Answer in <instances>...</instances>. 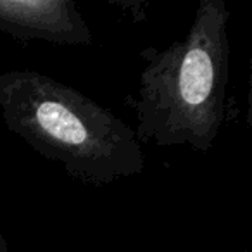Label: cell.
<instances>
[{"label":"cell","instance_id":"obj_1","mask_svg":"<svg viewBox=\"0 0 252 252\" xmlns=\"http://www.w3.org/2000/svg\"><path fill=\"white\" fill-rule=\"evenodd\" d=\"M230 11L223 0H200L183 40L142 50L135 100L140 144L189 145L209 152L226 119L230 83Z\"/></svg>","mask_w":252,"mask_h":252},{"label":"cell","instance_id":"obj_2","mask_svg":"<svg viewBox=\"0 0 252 252\" xmlns=\"http://www.w3.org/2000/svg\"><path fill=\"white\" fill-rule=\"evenodd\" d=\"M0 114L9 131L81 183L111 185L145 168L133 128L88 95L36 69L0 74Z\"/></svg>","mask_w":252,"mask_h":252},{"label":"cell","instance_id":"obj_3","mask_svg":"<svg viewBox=\"0 0 252 252\" xmlns=\"http://www.w3.org/2000/svg\"><path fill=\"white\" fill-rule=\"evenodd\" d=\"M0 32L23 43H94V35L73 0H0Z\"/></svg>","mask_w":252,"mask_h":252},{"label":"cell","instance_id":"obj_4","mask_svg":"<svg viewBox=\"0 0 252 252\" xmlns=\"http://www.w3.org/2000/svg\"><path fill=\"white\" fill-rule=\"evenodd\" d=\"M0 252H9L7 244H5V238H4V235H2V233H0Z\"/></svg>","mask_w":252,"mask_h":252}]
</instances>
